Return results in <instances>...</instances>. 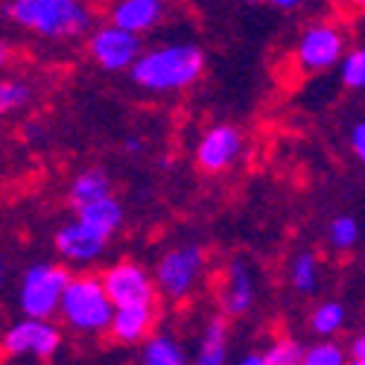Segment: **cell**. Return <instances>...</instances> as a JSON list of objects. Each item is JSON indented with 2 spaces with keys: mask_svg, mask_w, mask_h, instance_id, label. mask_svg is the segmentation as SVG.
Returning a JSON list of instances; mask_svg holds the SVG:
<instances>
[{
  "mask_svg": "<svg viewBox=\"0 0 365 365\" xmlns=\"http://www.w3.org/2000/svg\"><path fill=\"white\" fill-rule=\"evenodd\" d=\"M117 304L111 301L103 278L97 275H76L71 278L62 298V322L76 333H103L111 327Z\"/></svg>",
  "mask_w": 365,
  "mask_h": 365,
  "instance_id": "obj_3",
  "label": "cell"
},
{
  "mask_svg": "<svg viewBox=\"0 0 365 365\" xmlns=\"http://www.w3.org/2000/svg\"><path fill=\"white\" fill-rule=\"evenodd\" d=\"M196 362L199 365H225L228 362V324H225V319L217 316L205 324Z\"/></svg>",
  "mask_w": 365,
  "mask_h": 365,
  "instance_id": "obj_16",
  "label": "cell"
},
{
  "mask_svg": "<svg viewBox=\"0 0 365 365\" xmlns=\"http://www.w3.org/2000/svg\"><path fill=\"white\" fill-rule=\"evenodd\" d=\"M266 4H272L275 9H284V12H292V9H298L304 0H266Z\"/></svg>",
  "mask_w": 365,
  "mask_h": 365,
  "instance_id": "obj_28",
  "label": "cell"
},
{
  "mask_svg": "<svg viewBox=\"0 0 365 365\" xmlns=\"http://www.w3.org/2000/svg\"><path fill=\"white\" fill-rule=\"evenodd\" d=\"M71 272L56 263H36L24 272L18 289V307L24 316L33 319H53L62 310V298L71 284Z\"/></svg>",
  "mask_w": 365,
  "mask_h": 365,
  "instance_id": "obj_4",
  "label": "cell"
},
{
  "mask_svg": "<svg viewBox=\"0 0 365 365\" xmlns=\"http://www.w3.org/2000/svg\"><path fill=\"white\" fill-rule=\"evenodd\" d=\"M348 4H351L356 12H365V0H348Z\"/></svg>",
  "mask_w": 365,
  "mask_h": 365,
  "instance_id": "obj_30",
  "label": "cell"
},
{
  "mask_svg": "<svg viewBox=\"0 0 365 365\" xmlns=\"http://www.w3.org/2000/svg\"><path fill=\"white\" fill-rule=\"evenodd\" d=\"M62 348V333L50 319L24 316L4 333L6 359H50Z\"/></svg>",
  "mask_w": 365,
  "mask_h": 365,
  "instance_id": "obj_6",
  "label": "cell"
},
{
  "mask_svg": "<svg viewBox=\"0 0 365 365\" xmlns=\"http://www.w3.org/2000/svg\"><path fill=\"white\" fill-rule=\"evenodd\" d=\"M152 327H155V304H126L114 310L108 333L120 345H140L152 336Z\"/></svg>",
  "mask_w": 365,
  "mask_h": 365,
  "instance_id": "obj_13",
  "label": "cell"
},
{
  "mask_svg": "<svg viewBox=\"0 0 365 365\" xmlns=\"http://www.w3.org/2000/svg\"><path fill=\"white\" fill-rule=\"evenodd\" d=\"M106 196H111V178L97 167L79 173L71 181V190H68V199H71L73 207H82L88 202H97V199H106Z\"/></svg>",
  "mask_w": 365,
  "mask_h": 365,
  "instance_id": "obj_17",
  "label": "cell"
},
{
  "mask_svg": "<svg viewBox=\"0 0 365 365\" xmlns=\"http://www.w3.org/2000/svg\"><path fill=\"white\" fill-rule=\"evenodd\" d=\"M339 79L348 91H365V47L345 53L339 62Z\"/></svg>",
  "mask_w": 365,
  "mask_h": 365,
  "instance_id": "obj_22",
  "label": "cell"
},
{
  "mask_svg": "<svg viewBox=\"0 0 365 365\" xmlns=\"http://www.w3.org/2000/svg\"><path fill=\"white\" fill-rule=\"evenodd\" d=\"M167 15L164 0H114L111 9H108V21L132 29V33H149L155 29Z\"/></svg>",
  "mask_w": 365,
  "mask_h": 365,
  "instance_id": "obj_14",
  "label": "cell"
},
{
  "mask_svg": "<svg viewBox=\"0 0 365 365\" xmlns=\"http://www.w3.org/2000/svg\"><path fill=\"white\" fill-rule=\"evenodd\" d=\"M242 132L237 126H210L196 143V164L205 173H225L242 155Z\"/></svg>",
  "mask_w": 365,
  "mask_h": 365,
  "instance_id": "obj_10",
  "label": "cell"
},
{
  "mask_svg": "<svg viewBox=\"0 0 365 365\" xmlns=\"http://www.w3.org/2000/svg\"><path fill=\"white\" fill-rule=\"evenodd\" d=\"M205 71V53L190 41H173L143 50L140 58L132 65V82L152 94H167V91H185L199 82Z\"/></svg>",
  "mask_w": 365,
  "mask_h": 365,
  "instance_id": "obj_1",
  "label": "cell"
},
{
  "mask_svg": "<svg viewBox=\"0 0 365 365\" xmlns=\"http://www.w3.org/2000/svg\"><path fill=\"white\" fill-rule=\"evenodd\" d=\"M345 58V36L333 24H313L295 41V68L301 73H322Z\"/></svg>",
  "mask_w": 365,
  "mask_h": 365,
  "instance_id": "obj_5",
  "label": "cell"
},
{
  "mask_svg": "<svg viewBox=\"0 0 365 365\" xmlns=\"http://www.w3.org/2000/svg\"><path fill=\"white\" fill-rule=\"evenodd\" d=\"M345 359H351V356L345 354L342 345L333 342V336H322V342H316L304 354V365H342Z\"/></svg>",
  "mask_w": 365,
  "mask_h": 365,
  "instance_id": "obj_23",
  "label": "cell"
},
{
  "mask_svg": "<svg viewBox=\"0 0 365 365\" xmlns=\"http://www.w3.org/2000/svg\"><path fill=\"white\" fill-rule=\"evenodd\" d=\"M106 242L108 240L100 231H94L88 222H82L79 217L56 231V252H58V257H62L65 263H71V266L94 263L106 252Z\"/></svg>",
  "mask_w": 365,
  "mask_h": 365,
  "instance_id": "obj_11",
  "label": "cell"
},
{
  "mask_svg": "<svg viewBox=\"0 0 365 365\" xmlns=\"http://www.w3.org/2000/svg\"><path fill=\"white\" fill-rule=\"evenodd\" d=\"M126 149H129V152H140V143H138V140H129Z\"/></svg>",
  "mask_w": 365,
  "mask_h": 365,
  "instance_id": "obj_31",
  "label": "cell"
},
{
  "mask_svg": "<svg viewBox=\"0 0 365 365\" xmlns=\"http://www.w3.org/2000/svg\"><path fill=\"white\" fill-rule=\"evenodd\" d=\"M246 4H266V0H246Z\"/></svg>",
  "mask_w": 365,
  "mask_h": 365,
  "instance_id": "obj_32",
  "label": "cell"
},
{
  "mask_svg": "<svg viewBox=\"0 0 365 365\" xmlns=\"http://www.w3.org/2000/svg\"><path fill=\"white\" fill-rule=\"evenodd\" d=\"M304 354H307V348H301L295 339H275L263 351L266 365H301Z\"/></svg>",
  "mask_w": 365,
  "mask_h": 365,
  "instance_id": "obj_24",
  "label": "cell"
},
{
  "mask_svg": "<svg viewBox=\"0 0 365 365\" xmlns=\"http://www.w3.org/2000/svg\"><path fill=\"white\" fill-rule=\"evenodd\" d=\"M140 362H146V365H185L187 354L173 336H167V333H152V336L140 345Z\"/></svg>",
  "mask_w": 365,
  "mask_h": 365,
  "instance_id": "obj_18",
  "label": "cell"
},
{
  "mask_svg": "<svg viewBox=\"0 0 365 365\" xmlns=\"http://www.w3.org/2000/svg\"><path fill=\"white\" fill-rule=\"evenodd\" d=\"M6 15L26 33L53 41L76 38L91 26V9L85 0H9Z\"/></svg>",
  "mask_w": 365,
  "mask_h": 365,
  "instance_id": "obj_2",
  "label": "cell"
},
{
  "mask_svg": "<svg viewBox=\"0 0 365 365\" xmlns=\"http://www.w3.org/2000/svg\"><path fill=\"white\" fill-rule=\"evenodd\" d=\"M289 284L301 295H313L319 289V257L313 252H301L289 263Z\"/></svg>",
  "mask_w": 365,
  "mask_h": 365,
  "instance_id": "obj_19",
  "label": "cell"
},
{
  "mask_svg": "<svg viewBox=\"0 0 365 365\" xmlns=\"http://www.w3.org/2000/svg\"><path fill=\"white\" fill-rule=\"evenodd\" d=\"M205 249L202 246H178L170 249L155 269V284L158 292H164L173 301H181L193 292V287L199 284L202 272H205Z\"/></svg>",
  "mask_w": 365,
  "mask_h": 365,
  "instance_id": "obj_7",
  "label": "cell"
},
{
  "mask_svg": "<svg viewBox=\"0 0 365 365\" xmlns=\"http://www.w3.org/2000/svg\"><path fill=\"white\" fill-rule=\"evenodd\" d=\"M88 53L106 73H120V71H132V65L143 53V41L140 33H132V29H123L108 21V26H100L91 33Z\"/></svg>",
  "mask_w": 365,
  "mask_h": 365,
  "instance_id": "obj_8",
  "label": "cell"
},
{
  "mask_svg": "<svg viewBox=\"0 0 365 365\" xmlns=\"http://www.w3.org/2000/svg\"><path fill=\"white\" fill-rule=\"evenodd\" d=\"M345 324V307L339 301H324L310 316V330L316 336H336Z\"/></svg>",
  "mask_w": 365,
  "mask_h": 365,
  "instance_id": "obj_20",
  "label": "cell"
},
{
  "mask_svg": "<svg viewBox=\"0 0 365 365\" xmlns=\"http://www.w3.org/2000/svg\"><path fill=\"white\" fill-rule=\"evenodd\" d=\"M348 356H351L354 365H365V333H359V336L351 339V345H348Z\"/></svg>",
  "mask_w": 365,
  "mask_h": 365,
  "instance_id": "obj_27",
  "label": "cell"
},
{
  "mask_svg": "<svg viewBox=\"0 0 365 365\" xmlns=\"http://www.w3.org/2000/svg\"><path fill=\"white\" fill-rule=\"evenodd\" d=\"M257 284L255 272L246 260H231L225 269V278L220 287V307L225 316H246L255 304Z\"/></svg>",
  "mask_w": 365,
  "mask_h": 365,
  "instance_id": "obj_12",
  "label": "cell"
},
{
  "mask_svg": "<svg viewBox=\"0 0 365 365\" xmlns=\"http://www.w3.org/2000/svg\"><path fill=\"white\" fill-rule=\"evenodd\" d=\"M100 278H103V284H106V289L117 307L155 301V287H158L155 278H149V272L135 260H120V263L108 266Z\"/></svg>",
  "mask_w": 365,
  "mask_h": 365,
  "instance_id": "obj_9",
  "label": "cell"
},
{
  "mask_svg": "<svg viewBox=\"0 0 365 365\" xmlns=\"http://www.w3.org/2000/svg\"><path fill=\"white\" fill-rule=\"evenodd\" d=\"M76 217L82 222H88L94 231H100L106 240H111L120 228H123V205H120L114 196H106V199L76 207Z\"/></svg>",
  "mask_w": 365,
  "mask_h": 365,
  "instance_id": "obj_15",
  "label": "cell"
},
{
  "mask_svg": "<svg viewBox=\"0 0 365 365\" xmlns=\"http://www.w3.org/2000/svg\"><path fill=\"white\" fill-rule=\"evenodd\" d=\"M327 240H330V246L336 252H351V249H356V242L362 240V228H359V222L354 217L342 214V217H336L330 222Z\"/></svg>",
  "mask_w": 365,
  "mask_h": 365,
  "instance_id": "obj_21",
  "label": "cell"
},
{
  "mask_svg": "<svg viewBox=\"0 0 365 365\" xmlns=\"http://www.w3.org/2000/svg\"><path fill=\"white\" fill-rule=\"evenodd\" d=\"M351 149H354V155L365 164V120H359V123L351 129Z\"/></svg>",
  "mask_w": 365,
  "mask_h": 365,
  "instance_id": "obj_26",
  "label": "cell"
},
{
  "mask_svg": "<svg viewBox=\"0 0 365 365\" xmlns=\"http://www.w3.org/2000/svg\"><path fill=\"white\" fill-rule=\"evenodd\" d=\"M29 100H33V88H29L26 82H4L0 85V111L9 114V111H21L29 106Z\"/></svg>",
  "mask_w": 365,
  "mask_h": 365,
  "instance_id": "obj_25",
  "label": "cell"
},
{
  "mask_svg": "<svg viewBox=\"0 0 365 365\" xmlns=\"http://www.w3.org/2000/svg\"><path fill=\"white\" fill-rule=\"evenodd\" d=\"M242 365H266V356L263 354H246L242 356Z\"/></svg>",
  "mask_w": 365,
  "mask_h": 365,
  "instance_id": "obj_29",
  "label": "cell"
}]
</instances>
